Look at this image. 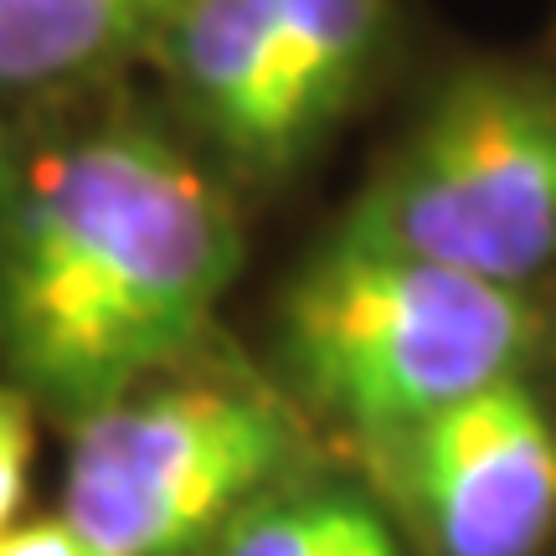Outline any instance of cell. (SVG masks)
<instances>
[{
    "mask_svg": "<svg viewBox=\"0 0 556 556\" xmlns=\"http://www.w3.org/2000/svg\"><path fill=\"white\" fill-rule=\"evenodd\" d=\"M99 99L11 114L0 160V377L67 428L170 371L242 263L206 155Z\"/></svg>",
    "mask_w": 556,
    "mask_h": 556,
    "instance_id": "1",
    "label": "cell"
},
{
    "mask_svg": "<svg viewBox=\"0 0 556 556\" xmlns=\"http://www.w3.org/2000/svg\"><path fill=\"white\" fill-rule=\"evenodd\" d=\"M274 340L299 397L381 448L479 387L526 377L541 309L531 289L330 232L278 294Z\"/></svg>",
    "mask_w": 556,
    "mask_h": 556,
    "instance_id": "2",
    "label": "cell"
},
{
    "mask_svg": "<svg viewBox=\"0 0 556 556\" xmlns=\"http://www.w3.org/2000/svg\"><path fill=\"white\" fill-rule=\"evenodd\" d=\"M336 238L531 289L556 268V83L510 62L454 73Z\"/></svg>",
    "mask_w": 556,
    "mask_h": 556,
    "instance_id": "3",
    "label": "cell"
},
{
    "mask_svg": "<svg viewBox=\"0 0 556 556\" xmlns=\"http://www.w3.org/2000/svg\"><path fill=\"white\" fill-rule=\"evenodd\" d=\"M67 433L62 516L109 556H191L242 505L299 475L294 417L268 392L176 377V366Z\"/></svg>",
    "mask_w": 556,
    "mask_h": 556,
    "instance_id": "4",
    "label": "cell"
},
{
    "mask_svg": "<svg viewBox=\"0 0 556 556\" xmlns=\"http://www.w3.org/2000/svg\"><path fill=\"white\" fill-rule=\"evenodd\" d=\"M428 556H536L556 526V417L526 377L479 387L377 448Z\"/></svg>",
    "mask_w": 556,
    "mask_h": 556,
    "instance_id": "5",
    "label": "cell"
},
{
    "mask_svg": "<svg viewBox=\"0 0 556 556\" xmlns=\"http://www.w3.org/2000/svg\"><path fill=\"white\" fill-rule=\"evenodd\" d=\"M150 62L197 144L242 176H283L294 165L278 119L274 0H180Z\"/></svg>",
    "mask_w": 556,
    "mask_h": 556,
    "instance_id": "6",
    "label": "cell"
},
{
    "mask_svg": "<svg viewBox=\"0 0 556 556\" xmlns=\"http://www.w3.org/2000/svg\"><path fill=\"white\" fill-rule=\"evenodd\" d=\"M180 0H0V103L11 114L99 93L150 62Z\"/></svg>",
    "mask_w": 556,
    "mask_h": 556,
    "instance_id": "7",
    "label": "cell"
},
{
    "mask_svg": "<svg viewBox=\"0 0 556 556\" xmlns=\"http://www.w3.org/2000/svg\"><path fill=\"white\" fill-rule=\"evenodd\" d=\"M387 0H274L278 119L289 160H304L356 103L387 37Z\"/></svg>",
    "mask_w": 556,
    "mask_h": 556,
    "instance_id": "8",
    "label": "cell"
},
{
    "mask_svg": "<svg viewBox=\"0 0 556 556\" xmlns=\"http://www.w3.org/2000/svg\"><path fill=\"white\" fill-rule=\"evenodd\" d=\"M191 556H413L377 500L345 479L294 475L242 505Z\"/></svg>",
    "mask_w": 556,
    "mask_h": 556,
    "instance_id": "9",
    "label": "cell"
},
{
    "mask_svg": "<svg viewBox=\"0 0 556 556\" xmlns=\"http://www.w3.org/2000/svg\"><path fill=\"white\" fill-rule=\"evenodd\" d=\"M37 458V402L0 377V536L21 526Z\"/></svg>",
    "mask_w": 556,
    "mask_h": 556,
    "instance_id": "10",
    "label": "cell"
},
{
    "mask_svg": "<svg viewBox=\"0 0 556 556\" xmlns=\"http://www.w3.org/2000/svg\"><path fill=\"white\" fill-rule=\"evenodd\" d=\"M0 556H109L103 546L83 536L73 520L62 516H41V520H21L0 536Z\"/></svg>",
    "mask_w": 556,
    "mask_h": 556,
    "instance_id": "11",
    "label": "cell"
},
{
    "mask_svg": "<svg viewBox=\"0 0 556 556\" xmlns=\"http://www.w3.org/2000/svg\"><path fill=\"white\" fill-rule=\"evenodd\" d=\"M5 144H11V109L0 103V160H5Z\"/></svg>",
    "mask_w": 556,
    "mask_h": 556,
    "instance_id": "12",
    "label": "cell"
}]
</instances>
